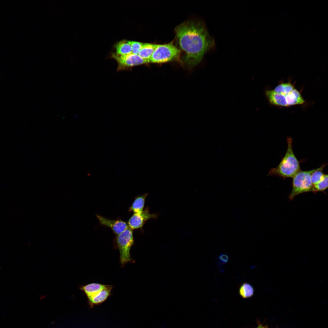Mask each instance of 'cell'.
Wrapping results in <instances>:
<instances>
[{
  "label": "cell",
  "mask_w": 328,
  "mask_h": 328,
  "mask_svg": "<svg viewBox=\"0 0 328 328\" xmlns=\"http://www.w3.org/2000/svg\"><path fill=\"white\" fill-rule=\"evenodd\" d=\"M292 141L291 138L287 137V148L285 154L277 167L269 171V176H277L284 179L293 178L301 170L299 162L293 152Z\"/></svg>",
  "instance_id": "7a4b0ae2"
},
{
  "label": "cell",
  "mask_w": 328,
  "mask_h": 328,
  "mask_svg": "<svg viewBox=\"0 0 328 328\" xmlns=\"http://www.w3.org/2000/svg\"><path fill=\"white\" fill-rule=\"evenodd\" d=\"M96 217L101 224L111 229L116 235L129 227L127 222L121 220H111L99 215Z\"/></svg>",
  "instance_id": "ba28073f"
},
{
  "label": "cell",
  "mask_w": 328,
  "mask_h": 328,
  "mask_svg": "<svg viewBox=\"0 0 328 328\" xmlns=\"http://www.w3.org/2000/svg\"><path fill=\"white\" fill-rule=\"evenodd\" d=\"M218 258L219 260L223 263L227 262L229 259L228 255L226 254H220Z\"/></svg>",
  "instance_id": "44dd1931"
},
{
  "label": "cell",
  "mask_w": 328,
  "mask_h": 328,
  "mask_svg": "<svg viewBox=\"0 0 328 328\" xmlns=\"http://www.w3.org/2000/svg\"><path fill=\"white\" fill-rule=\"evenodd\" d=\"M254 293L253 287L250 284L245 282L240 287L239 293L244 298L250 297L252 296Z\"/></svg>",
  "instance_id": "e0dca14e"
},
{
  "label": "cell",
  "mask_w": 328,
  "mask_h": 328,
  "mask_svg": "<svg viewBox=\"0 0 328 328\" xmlns=\"http://www.w3.org/2000/svg\"><path fill=\"white\" fill-rule=\"evenodd\" d=\"M325 166V165L323 164L319 168L316 169L312 173L311 179L313 185L319 182L323 178L325 174L323 172V170Z\"/></svg>",
  "instance_id": "ac0fdd59"
},
{
  "label": "cell",
  "mask_w": 328,
  "mask_h": 328,
  "mask_svg": "<svg viewBox=\"0 0 328 328\" xmlns=\"http://www.w3.org/2000/svg\"><path fill=\"white\" fill-rule=\"evenodd\" d=\"M148 193L138 196L135 197L131 206L129 209V211L133 212L134 213H138L143 210L145 199Z\"/></svg>",
  "instance_id": "4fadbf2b"
},
{
  "label": "cell",
  "mask_w": 328,
  "mask_h": 328,
  "mask_svg": "<svg viewBox=\"0 0 328 328\" xmlns=\"http://www.w3.org/2000/svg\"><path fill=\"white\" fill-rule=\"evenodd\" d=\"M295 88L294 84L289 82L280 84L273 90L276 93L285 95Z\"/></svg>",
  "instance_id": "2e32d148"
},
{
  "label": "cell",
  "mask_w": 328,
  "mask_h": 328,
  "mask_svg": "<svg viewBox=\"0 0 328 328\" xmlns=\"http://www.w3.org/2000/svg\"><path fill=\"white\" fill-rule=\"evenodd\" d=\"M116 242L120 253V261L124 266L127 263H134L131 257L130 251L134 244L133 230L128 227L122 232L116 235Z\"/></svg>",
  "instance_id": "3957f363"
},
{
  "label": "cell",
  "mask_w": 328,
  "mask_h": 328,
  "mask_svg": "<svg viewBox=\"0 0 328 328\" xmlns=\"http://www.w3.org/2000/svg\"><path fill=\"white\" fill-rule=\"evenodd\" d=\"M156 214L150 213L148 209H145L142 212L133 213L128 220V224L129 227L132 230L142 228L146 221L149 219H155L157 217Z\"/></svg>",
  "instance_id": "52a82bcc"
},
{
  "label": "cell",
  "mask_w": 328,
  "mask_h": 328,
  "mask_svg": "<svg viewBox=\"0 0 328 328\" xmlns=\"http://www.w3.org/2000/svg\"><path fill=\"white\" fill-rule=\"evenodd\" d=\"M328 175L325 174L323 179L318 183L313 185L315 193L323 192L328 188Z\"/></svg>",
  "instance_id": "d6986e66"
},
{
  "label": "cell",
  "mask_w": 328,
  "mask_h": 328,
  "mask_svg": "<svg viewBox=\"0 0 328 328\" xmlns=\"http://www.w3.org/2000/svg\"><path fill=\"white\" fill-rule=\"evenodd\" d=\"M116 53L120 55H126L132 53L131 47L128 41L123 40L115 45Z\"/></svg>",
  "instance_id": "9a60e30c"
},
{
  "label": "cell",
  "mask_w": 328,
  "mask_h": 328,
  "mask_svg": "<svg viewBox=\"0 0 328 328\" xmlns=\"http://www.w3.org/2000/svg\"><path fill=\"white\" fill-rule=\"evenodd\" d=\"M175 31L180 48L185 53L183 61L189 67L199 63L214 46V39L201 22H185L177 27Z\"/></svg>",
  "instance_id": "6da1fadb"
},
{
  "label": "cell",
  "mask_w": 328,
  "mask_h": 328,
  "mask_svg": "<svg viewBox=\"0 0 328 328\" xmlns=\"http://www.w3.org/2000/svg\"><path fill=\"white\" fill-rule=\"evenodd\" d=\"M285 96L288 107L302 104L305 102L300 93L295 88Z\"/></svg>",
  "instance_id": "8fae6325"
},
{
  "label": "cell",
  "mask_w": 328,
  "mask_h": 328,
  "mask_svg": "<svg viewBox=\"0 0 328 328\" xmlns=\"http://www.w3.org/2000/svg\"><path fill=\"white\" fill-rule=\"evenodd\" d=\"M256 328H265V327H264L263 326H262L259 325L258 327H257Z\"/></svg>",
  "instance_id": "7402d4cb"
},
{
  "label": "cell",
  "mask_w": 328,
  "mask_h": 328,
  "mask_svg": "<svg viewBox=\"0 0 328 328\" xmlns=\"http://www.w3.org/2000/svg\"><path fill=\"white\" fill-rule=\"evenodd\" d=\"M107 285L97 283H92L81 286L80 289L84 292L88 298L98 293L105 288Z\"/></svg>",
  "instance_id": "7c38bea8"
},
{
  "label": "cell",
  "mask_w": 328,
  "mask_h": 328,
  "mask_svg": "<svg viewBox=\"0 0 328 328\" xmlns=\"http://www.w3.org/2000/svg\"><path fill=\"white\" fill-rule=\"evenodd\" d=\"M316 169L309 171H301L297 173L292 178V189L289 198L292 200L294 198L301 193L312 192L315 193L311 181L312 173Z\"/></svg>",
  "instance_id": "277c9868"
},
{
  "label": "cell",
  "mask_w": 328,
  "mask_h": 328,
  "mask_svg": "<svg viewBox=\"0 0 328 328\" xmlns=\"http://www.w3.org/2000/svg\"><path fill=\"white\" fill-rule=\"evenodd\" d=\"M157 44L144 43L138 54L142 59L148 61L151 57Z\"/></svg>",
  "instance_id": "5bb4252c"
},
{
  "label": "cell",
  "mask_w": 328,
  "mask_h": 328,
  "mask_svg": "<svg viewBox=\"0 0 328 328\" xmlns=\"http://www.w3.org/2000/svg\"><path fill=\"white\" fill-rule=\"evenodd\" d=\"M265 94L271 104L282 107H288L285 95L276 93L274 90H266Z\"/></svg>",
  "instance_id": "30bf717a"
},
{
  "label": "cell",
  "mask_w": 328,
  "mask_h": 328,
  "mask_svg": "<svg viewBox=\"0 0 328 328\" xmlns=\"http://www.w3.org/2000/svg\"><path fill=\"white\" fill-rule=\"evenodd\" d=\"M112 285H107L106 287L97 294L87 298L90 306L91 307L99 305L105 302L110 296L113 289Z\"/></svg>",
  "instance_id": "9c48e42d"
},
{
  "label": "cell",
  "mask_w": 328,
  "mask_h": 328,
  "mask_svg": "<svg viewBox=\"0 0 328 328\" xmlns=\"http://www.w3.org/2000/svg\"><path fill=\"white\" fill-rule=\"evenodd\" d=\"M128 42L131 47L132 53L138 55L143 43L130 41H128Z\"/></svg>",
  "instance_id": "ffe728a7"
},
{
  "label": "cell",
  "mask_w": 328,
  "mask_h": 328,
  "mask_svg": "<svg viewBox=\"0 0 328 328\" xmlns=\"http://www.w3.org/2000/svg\"><path fill=\"white\" fill-rule=\"evenodd\" d=\"M180 50L171 44L158 45L151 57L149 63H162L178 58Z\"/></svg>",
  "instance_id": "5b68a950"
},
{
  "label": "cell",
  "mask_w": 328,
  "mask_h": 328,
  "mask_svg": "<svg viewBox=\"0 0 328 328\" xmlns=\"http://www.w3.org/2000/svg\"><path fill=\"white\" fill-rule=\"evenodd\" d=\"M111 56L118 63V71L126 70L149 63L148 60L142 59L138 55L132 53L126 55H120L113 53L112 54Z\"/></svg>",
  "instance_id": "8992f818"
}]
</instances>
